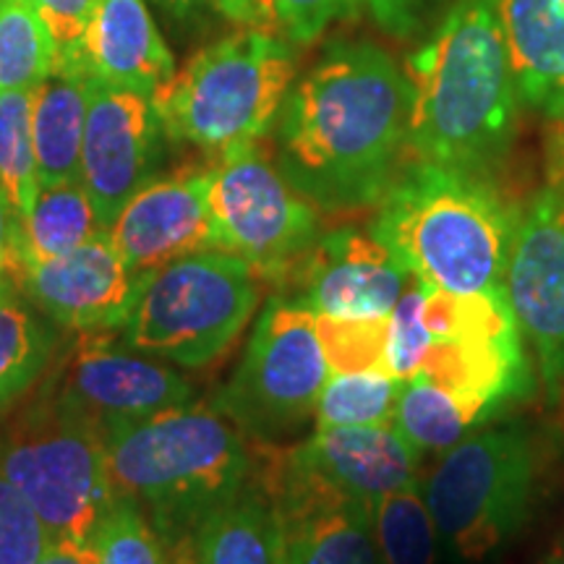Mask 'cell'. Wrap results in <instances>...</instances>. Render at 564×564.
Returning a JSON list of instances; mask_svg holds the SVG:
<instances>
[{"label":"cell","instance_id":"1","mask_svg":"<svg viewBox=\"0 0 564 564\" xmlns=\"http://www.w3.org/2000/svg\"><path fill=\"white\" fill-rule=\"evenodd\" d=\"M405 70L369 40L333 42L291 87L274 123V165L314 207H371L408 150Z\"/></svg>","mask_w":564,"mask_h":564},{"label":"cell","instance_id":"2","mask_svg":"<svg viewBox=\"0 0 564 564\" xmlns=\"http://www.w3.org/2000/svg\"><path fill=\"white\" fill-rule=\"evenodd\" d=\"M408 150L415 160L489 173L510 150L518 87L497 0H455L408 55Z\"/></svg>","mask_w":564,"mask_h":564},{"label":"cell","instance_id":"3","mask_svg":"<svg viewBox=\"0 0 564 564\" xmlns=\"http://www.w3.org/2000/svg\"><path fill=\"white\" fill-rule=\"evenodd\" d=\"M518 223L489 173L415 160L377 202L371 236L426 285L491 295L505 293Z\"/></svg>","mask_w":564,"mask_h":564},{"label":"cell","instance_id":"4","mask_svg":"<svg viewBox=\"0 0 564 564\" xmlns=\"http://www.w3.org/2000/svg\"><path fill=\"white\" fill-rule=\"evenodd\" d=\"M116 497L144 510L165 546H188L253 476L243 434L212 405H178L105 432Z\"/></svg>","mask_w":564,"mask_h":564},{"label":"cell","instance_id":"5","mask_svg":"<svg viewBox=\"0 0 564 564\" xmlns=\"http://www.w3.org/2000/svg\"><path fill=\"white\" fill-rule=\"evenodd\" d=\"M295 82L288 37L243 26L212 42L154 91L167 139L220 154L259 144L274 129Z\"/></svg>","mask_w":564,"mask_h":564},{"label":"cell","instance_id":"6","mask_svg":"<svg viewBox=\"0 0 564 564\" xmlns=\"http://www.w3.org/2000/svg\"><path fill=\"white\" fill-rule=\"evenodd\" d=\"M0 474L26 499L51 541L89 544L116 502L102 429L47 387L0 432Z\"/></svg>","mask_w":564,"mask_h":564},{"label":"cell","instance_id":"7","mask_svg":"<svg viewBox=\"0 0 564 564\" xmlns=\"http://www.w3.org/2000/svg\"><path fill=\"white\" fill-rule=\"evenodd\" d=\"M539 468V442L520 423L484 429L442 453L421 491L449 554L476 564L510 544L533 510Z\"/></svg>","mask_w":564,"mask_h":564},{"label":"cell","instance_id":"8","mask_svg":"<svg viewBox=\"0 0 564 564\" xmlns=\"http://www.w3.org/2000/svg\"><path fill=\"white\" fill-rule=\"evenodd\" d=\"M259 303V274L232 253L209 249L150 272L126 319V348L186 369L220 358Z\"/></svg>","mask_w":564,"mask_h":564},{"label":"cell","instance_id":"9","mask_svg":"<svg viewBox=\"0 0 564 564\" xmlns=\"http://www.w3.org/2000/svg\"><path fill=\"white\" fill-rule=\"evenodd\" d=\"M329 373L316 316L278 295L267 303L241 366L212 408L241 434L259 442L280 440L316 413Z\"/></svg>","mask_w":564,"mask_h":564},{"label":"cell","instance_id":"10","mask_svg":"<svg viewBox=\"0 0 564 564\" xmlns=\"http://www.w3.org/2000/svg\"><path fill=\"white\" fill-rule=\"evenodd\" d=\"M209 212L215 249L243 259L267 282H285L319 241L316 207L295 192L259 144L217 158Z\"/></svg>","mask_w":564,"mask_h":564},{"label":"cell","instance_id":"11","mask_svg":"<svg viewBox=\"0 0 564 564\" xmlns=\"http://www.w3.org/2000/svg\"><path fill=\"white\" fill-rule=\"evenodd\" d=\"M429 343L421 377L494 413L531 387L523 335L505 293L457 295L426 285Z\"/></svg>","mask_w":564,"mask_h":564},{"label":"cell","instance_id":"12","mask_svg":"<svg viewBox=\"0 0 564 564\" xmlns=\"http://www.w3.org/2000/svg\"><path fill=\"white\" fill-rule=\"evenodd\" d=\"M505 295L541 382L564 387V192L546 186L520 212Z\"/></svg>","mask_w":564,"mask_h":564},{"label":"cell","instance_id":"13","mask_svg":"<svg viewBox=\"0 0 564 564\" xmlns=\"http://www.w3.org/2000/svg\"><path fill=\"white\" fill-rule=\"evenodd\" d=\"M165 129L152 97L116 89L91 76L82 141V186L105 230L154 181L165 154Z\"/></svg>","mask_w":564,"mask_h":564},{"label":"cell","instance_id":"14","mask_svg":"<svg viewBox=\"0 0 564 564\" xmlns=\"http://www.w3.org/2000/svg\"><path fill=\"white\" fill-rule=\"evenodd\" d=\"M82 335L47 390L70 411L97 423L102 434L192 403L194 387L171 366L152 361L144 352L133 356L131 348H116L97 333Z\"/></svg>","mask_w":564,"mask_h":564},{"label":"cell","instance_id":"15","mask_svg":"<svg viewBox=\"0 0 564 564\" xmlns=\"http://www.w3.org/2000/svg\"><path fill=\"white\" fill-rule=\"evenodd\" d=\"M253 476L270 494L285 535V564H382L371 507L340 494L285 453Z\"/></svg>","mask_w":564,"mask_h":564},{"label":"cell","instance_id":"16","mask_svg":"<svg viewBox=\"0 0 564 564\" xmlns=\"http://www.w3.org/2000/svg\"><path fill=\"white\" fill-rule=\"evenodd\" d=\"M147 278L150 272L137 274L123 264L108 230L63 257L24 262L19 270L21 291L37 312L74 333L123 327Z\"/></svg>","mask_w":564,"mask_h":564},{"label":"cell","instance_id":"17","mask_svg":"<svg viewBox=\"0 0 564 564\" xmlns=\"http://www.w3.org/2000/svg\"><path fill=\"white\" fill-rule=\"evenodd\" d=\"M411 274L382 241L364 230L324 232L282 285L288 301L314 316H390Z\"/></svg>","mask_w":564,"mask_h":564},{"label":"cell","instance_id":"18","mask_svg":"<svg viewBox=\"0 0 564 564\" xmlns=\"http://www.w3.org/2000/svg\"><path fill=\"white\" fill-rule=\"evenodd\" d=\"M212 167L154 178L131 196L108 228L110 243L131 272L144 274L215 249L209 212Z\"/></svg>","mask_w":564,"mask_h":564},{"label":"cell","instance_id":"19","mask_svg":"<svg viewBox=\"0 0 564 564\" xmlns=\"http://www.w3.org/2000/svg\"><path fill=\"white\" fill-rule=\"evenodd\" d=\"M291 455L324 484L369 507L384 494L423 481V457L408 447L394 426H316Z\"/></svg>","mask_w":564,"mask_h":564},{"label":"cell","instance_id":"20","mask_svg":"<svg viewBox=\"0 0 564 564\" xmlns=\"http://www.w3.org/2000/svg\"><path fill=\"white\" fill-rule=\"evenodd\" d=\"M84 66L97 82L154 97L175 58L144 0H95L84 32Z\"/></svg>","mask_w":564,"mask_h":564},{"label":"cell","instance_id":"21","mask_svg":"<svg viewBox=\"0 0 564 564\" xmlns=\"http://www.w3.org/2000/svg\"><path fill=\"white\" fill-rule=\"evenodd\" d=\"M514 87L552 121L564 102V0H497Z\"/></svg>","mask_w":564,"mask_h":564},{"label":"cell","instance_id":"22","mask_svg":"<svg viewBox=\"0 0 564 564\" xmlns=\"http://www.w3.org/2000/svg\"><path fill=\"white\" fill-rule=\"evenodd\" d=\"M89 89V70H53L32 89V139L40 188L82 181Z\"/></svg>","mask_w":564,"mask_h":564},{"label":"cell","instance_id":"23","mask_svg":"<svg viewBox=\"0 0 564 564\" xmlns=\"http://www.w3.org/2000/svg\"><path fill=\"white\" fill-rule=\"evenodd\" d=\"M188 564H285V535L257 476L196 531Z\"/></svg>","mask_w":564,"mask_h":564},{"label":"cell","instance_id":"24","mask_svg":"<svg viewBox=\"0 0 564 564\" xmlns=\"http://www.w3.org/2000/svg\"><path fill=\"white\" fill-rule=\"evenodd\" d=\"M55 333L21 291L17 274H0V411L34 390L53 364Z\"/></svg>","mask_w":564,"mask_h":564},{"label":"cell","instance_id":"25","mask_svg":"<svg viewBox=\"0 0 564 564\" xmlns=\"http://www.w3.org/2000/svg\"><path fill=\"white\" fill-rule=\"evenodd\" d=\"M491 415V408L444 390L419 373L403 379L392 426L408 442V447L423 457L453 449L476 423L489 421Z\"/></svg>","mask_w":564,"mask_h":564},{"label":"cell","instance_id":"26","mask_svg":"<svg viewBox=\"0 0 564 564\" xmlns=\"http://www.w3.org/2000/svg\"><path fill=\"white\" fill-rule=\"evenodd\" d=\"M105 232L82 181L42 186L21 217V264L47 262Z\"/></svg>","mask_w":564,"mask_h":564},{"label":"cell","instance_id":"27","mask_svg":"<svg viewBox=\"0 0 564 564\" xmlns=\"http://www.w3.org/2000/svg\"><path fill=\"white\" fill-rule=\"evenodd\" d=\"M55 63L58 51L34 0H0V89H34Z\"/></svg>","mask_w":564,"mask_h":564},{"label":"cell","instance_id":"28","mask_svg":"<svg viewBox=\"0 0 564 564\" xmlns=\"http://www.w3.org/2000/svg\"><path fill=\"white\" fill-rule=\"evenodd\" d=\"M371 525L382 564H436L440 533L421 484L377 499L371 505Z\"/></svg>","mask_w":564,"mask_h":564},{"label":"cell","instance_id":"29","mask_svg":"<svg viewBox=\"0 0 564 564\" xmlns=\"http://www.w3.org/2000/svg\"><path fill=\"white\" fill-rule=\"evenodd\" d=\"M403 379L387 371L329 373L316 403V426H392Z\"/></svg>","mask_w":564,"mask_h":564},{"label":"cell","instance_id":"30","mask_svg":"<svg viewBox=\"0 0 564 564\" xmlns=\"http://www.w3.org/2000/svg\"><path fill=\"white\" fill-rule=\"evenodd\" d=\"M0 192L21 217L40 192L32 139V89H0Z\"/></svg>","mask_w":564,"mask_h":564},{"label":"cell","instance_id":"31","mask_svg":"<svg viewBox=\"0 0 564 564\" xmlns=\"http://www.w3.org/2000/svg\"><path fill=\"white\" fill-rule=\"evenodd\" d=\"M89 546L97 564H167L160 533L129 497H116L91 533Z\"/></svg>","mask_w":564,"mask_h":564},{"label":"cell","instance_id":"32","mask_svg":"<svg viewBox=\"0 0 564 564\" xmlns=\"http://www.w3.org/2000/svg\"><path fill=\"white\" fill-rule=\"evenodd\" d=\"M316 335L333 373L387 371L390 316H369V319L316 316Z\"/></svg>","mask_w":564,"mask_h":564},{"label":"cell","instance_id":"33","mask_svg":"<svg viewBox=\"0 0 564 564\" xmlns=\"http://www.w3.org/2000/svg\"><path fill=\"white\" fill-rule=\"evenodd\" d=\"M423 299H426V282L411 278L403 295L390 312L387 373L398 379L419 377L423 356H426L429 343H432L426 322H423Z\"/></svg>","mask_w":564,"mask_h":564},{"label":"cell","instance_id":"34","mask_svg":"<svg viewBox=\"0 0 564 564\" xmlns=\"http://www.w3.org/2000/svg\"><path fill=\"white\" fill-rule=\"evenodd\" d=\"M51 546V535L26 499L0 474V564H34Z\"/></svg>","mask_w":564,"mask_h":564},{"label":"cell","instance_id":"35","mask_svg":"<svg viewBox=\"0 0 564 564\" xmlns=\"http://www.w3.org/2000/svg\"><path fill=\"white\" fill-rule=\"evenodd\" d=\"M274 26L295 45H312L337 19L352 17L361 0H270Z\"/></svg>","mask_w":564,"mask_h":564},{"label":"cell","instance_id":"36","mask_svg":"<svg viewBox=\"0 0 564 564\" xmlns=\"http://www.w3.org/2000/svg\"><path fill=\"white\" fill-rule=\"evenodd\" d=\"M95 0H34L53 34L58 63L55 70H87L84 66V32Z\"/></svg>","mask_w":564,"mask_h":564},{"label":"cell","instance_id":"37","mask_svg":"<svg viewBox=\"0 0 564 564\" xmlns=\"http://www.w3.org/2000/svg\"><path fill=\"white\" fill-rule=\"evenodd\" d=\"M158 3L181 17L194 11H215L243 26L274 24L270 0H158Z\"/></svg>","mask_w":564,"mask_h":564},{"label":"cell","instance_id":"38","mask_svg":"<svg viewBox=\"0 0 564 564\" xmlns=\"http://www.w3.org/2000/svg\"><path fill=\"white\" fill-rule=\"evenodd\" d=\"M21 270V215L0 192V274Z\"/></svg>","mask_w":564,"mask_h":564},{"label":"cell","instance_id":"39","mask_svg":"<svg viewBox=\"0 0 564 564\" xmlns=\"http://www.w3.org/2000/svg\"><path fill=\"white\" fill-rule=\"evenodd\" d=\"M364 3L369 6L377 24L398 37V34H408L413 30L423 0H364Z\"/></svg>","mask_w":564,"mask_h":564},{"label":"cell","instance_id":"40","mask_svg":"<svg viewBox=\"0 0 564 564\" xmlns=\"http://www.w3.org/2000/svg\"><path fill=\"white\" fill-rule=\"evenodd\" d=\"M546 181L564 192V118L552 121L546 133Z\"/></svg>","mask_w":564,"mask_h":564},{"label":"cell","instance_id":"41","mask_svg":"<svg viewBox=\"0 0 564 564\" xmlns=\"http://www.w3.org/2000/svg\"><path fill=\"white\" fill-rule=\"evenodd\" d=\"M34 564H97L95 552L89 544H76V541H51L45 554Z\"/></svg>","mask_w":564,"mask_h":564},{"label":"cell","instance_id":"42","mask_svg":"<svg viewBox=\"0 0 564 564\" xmlns=\"http://www.w3.org/2000/svg\"><path fill=\"white\" fill-rule=\"evenodd\" d=\"M539 564H564V531L556 535L552 544H549L546 554L541 556Z\"/></svg>","mask_w":564,"mask_h":564},{"label":"cell","instance_id":"43","mask_svg":"<svg viewBox=\"0 0 564 564\" xmlns=\"http://www.w3.org/2000/svg\"><path fill=\"white\" fill-rule=\"evenodd\" d=\"M556 118H564V102L560 105V110H556V116L552 118V121H556Z\"/></svg>","mask_w":564,"mask_h":564}]
</instances>
